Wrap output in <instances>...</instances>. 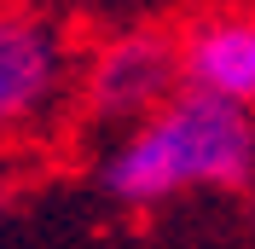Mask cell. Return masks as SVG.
<instances>
[{"mask_svg":"<svg viewBox=\"0 0 255 249\" xmlns=\"http://www.w3.org/2000/svg\"><path fill=\"white\" fill-rule=\"evenodd\" d=\"M70 29L41 0H12L0 12V122L6 133L41 127L70 93Z\"/></svg>","mask_w":255,"mask_h":249,"instance_id":"cell-3","label":"cell"},{"mask_svg":"<svg viewBox=\"0 0 255 249\" xmlns=\"http://www.w3.org/2000/svg\"><path fill=\"white\" fill-rule=\"evenodd\" d=\"M186 35V87L255 110V12H209Z\"/></svg>","mask_w":255,"mask_h":249,"instance_id":"cell-4","label":"cell"},{"mask_svg":"<svg viewBox=\"0 0 255 249\" xmlns=\"http://www.w3.org/2000/svg\"><path fill=\"white\" fill-rule=\"evenodd\" d=\"M186 87V35L168 23H122L87 52L76 76V105L87 127H139L151 110Z\"/></svg>","mask_w":255,"mask_h":249,"instance_id":"cell-2","label":"cell"},{"mask_svg":"<svg viewBox=\"0 0 255 249\" xmlns=\"http://www.w3.org/2000/svg\"><path fill=\"white\" fill-rule=\"evenodd\" d=\"M244 215H250V238H255V186L244 191Z\"/></svg>","mask_w":255,"mask_h":249,"instance_id":"cell-5","label":"cell"},{"mask_svg":"<svg viewBox=\"0 0 255 249\" xmlns=\"http://www.w3.org/2000/svg\"><path fill=\"white\" fill-rule=\"evenodd\" d=\"M255 186V110L180 87L99 156V191L116 209H162L186 191Z\"/></svg>","mask_w":255,"mask_h":249,"instance_id":"cell-1","label":"cell"}]
</instances>
